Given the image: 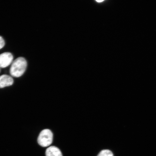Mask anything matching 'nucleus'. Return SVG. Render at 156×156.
Instances as JSON below:
<instances>
[{
	"mask_svg": "<svg viewBox=\"0 0 156 156\" xmlns=\"http://www.w3.org/2000/svg\"><path fill=\"white\" fill-rule=\"evenodd\" d=\"M27 66V61L24 58L20 57L17 58L11 64L10 73L13 77H20L25 73Z\"/></svg>",
	"mask_w": 156,
	"mask_h": 156,
	"instance_id": "f257e3e1",
	"label": "nucleus"
},
{
	"mask_svg": "<svg viewBox=\"0 0 156 156\" xmlns=\"http://www.w3.org/2000/svg\"><path fill=\"white\" fill-rule=\"evenodd\" d=\"M53 137V134L51 130L44 129L39 134L37 139L38 143L42 147H48L52 143Z\"/></svg>",
	"mask_w": 156,
	"mask_h": 156,
	"instance_id": "f03ea898",
	"label": "nucleus"
},
{
	"mask_svg": "<svg viewBox=\"0 0 156 156\" xmlns=\"http://www.w3.org/2000/svg\"><path fill=\"white\" fill-rule=\"evenodd\" d=\"M13 56L10 52H5L0 54V67L4 68L12 63Z\"/></svg>",
	"mask_w": 156,
	"mask_h": 156,
	"instance_id": "7ed1b4c3",
	"label": "nucleus"
},
{
	"mask_svg": "<svg viewBox=\"0 0 156 156\" xmlns=\"http://www.w3.org/2000/svg\"><path fill=\"white\" fill-rule=\"evenodd\" d=\"M13 83V80L10 76L6 75L0 76V88L10 86Z\"/></svg>",
	"mask_w": 156,
	"mask_h": 156,
	"instance_id": "20e7f679",
	"label": "nucleus"
},
{
	"mask_svg": "<svg viewBox=\"0 0 156 156\" xmlns=\"http://www.w3.org/2000/svg\"><path fill=\"white\" fill-rule=\"evenodd\" d=\"M45 153L46 156H63L60 150L55 146H51L47 148Z\"/></svg>",
	"mask_w": 156,
	"mask_h": 156,
	"instance_id": "39448f33",
	"label": "nucleus"
},
{
	"mask_svg": "<svg viewBox=\"0 0 156 156\" xmlns=\"http://www.w3.org/2000/svg\"><path fill=\"white\" fill-rule=\"evenodd\" d=\"M97 156H114V155L110 150H103L99 153Z\"/></svg>",
	"mask_w": 156,
	"mask_h": 156,
	"instance_id": "423d86ee",
	"label": "nucleus"
},
{
	"mask_svg": "<svg viewBox=\"0 0 156 156\" xmlns=\"http://www.w3.org/2000/svg\"><path fill=\"white\" fill-rule=\"evenodd\" d=\"M5 45V41L3 38L0 36V49L2 48Z\"/></svg>",
	"mask_w": 156,
	"mask_h": 156,
	"instance_id": "0eeeda50",
	"label": "nucleus"
},
{
	"mask_svg": "<svg viewBox=\"0 0 156 156\" xmlns=\"http://www.w3.org/2000/svg\"><path fill=\"white\" fill-rule=\"evenodd\" d=\"M0 68H1V67H0ZM0 71H1V70H0Z\"/></svg>",
	"mask_w": 156,
	"mask_h": 156,
	"instance_id": "6e6552de",
	"label": "nucleus"
}]
</instances>
